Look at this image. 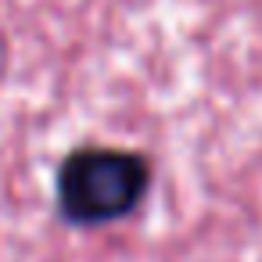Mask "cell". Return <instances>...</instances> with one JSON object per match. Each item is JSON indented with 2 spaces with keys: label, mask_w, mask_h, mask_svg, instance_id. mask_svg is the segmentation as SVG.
Here are the masks:
<instances>
[{
  "label": "cell",
  "mask_w": 262,
  "mask_h": 262,
  "mask_svg": "<svg viewBox=\"0 0 262 262\" xmlns=\"http://www.w3.org/2000/svg\"><path fill=\"white\" fill-rule=\"evenodd\" d=\"M155 187L147 151L115 144H83L65 151L54 172V208L72 230H112L137 219Z\"/></svg>",
  "instance_id": "6da1fadb"
}]
</instances>
